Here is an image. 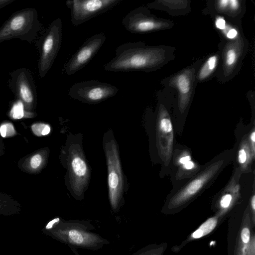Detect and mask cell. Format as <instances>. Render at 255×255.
<instances>
[{
  "instance_id": "21",
  "label": "cell",
  "mask_w": 255,
  "mask_h": 255,
  "mask_svg": "<svg viewBox=\"0 0 255 255\" xmlns=\"http://www.w3.org/2000/svg\"><path fill=\"white\" fill-rule=\"evenodd\" d=\"M238 185L235 184V182L232 180V183L229 185L228 188L224 190L222 195L219 205L220 211L219 213L222 216L231 207L235 200V193L238 192Z\"/></svg>"
},
{
  "instance_id": "16",
  "label": "cell",
  "mask_w": 255,
  "mask_h": 255,
  "mask_svg": "<svg viewBox=\"0 0 255 255\" xmlns=\"http://www.w3.org/2000/svg\"><path fill=\"white\" fill-rule=\"evenodd\" d=\"M68 168L70 183L78 195L81 194L87 185L89 176L88 166L79 151L73 150L69 154Z\"/></svg>"
},
{
  "instance_id": "19",
  "label": "cell",
  "mask_w": 255,
  "mask_h": 255,
  "mask_svg": "<svg viewBox=\"0 0 255 255\" xmlns=\"http://www.w3.org/2000/svg\"><path fill=\"white\" fill-rule=\"evenodd\" d=\"M220 60L219 51L213 53L203 61L198 69L196 76V83H202L215 77Z\"/></svg>"
},
{
  "instance_id": "23",
  "label": "cell",
  "mask_w": 255,
  "mask_h": 255,
  "mask_svg": "<svg viewBox=\"0 0 255 255\" xmlns=\"http://www.w3.org/2000/svg\"><path fill=\"white\" fill-rule=\"evenodd\" d=\"M166 248L165 244L150 245L130 255H162Z\"/></svg>"
},
{
  "instance_id": "32",
  "label": "cell",
  "mask_w": 255,
  "mask_h": 255,
  "mask_svg": "<svg viewBox=\"0 0 255 255\" xmlns=\"http://www.w3.org/2000/svg\"><path fill=\"white\" fill-rule=\"evenodd\" d=\"M69 248L75 255H80L76 249L72 247H70Z\"/></svg>"
},
{
  "instance_id": "5",
  "label": "cell",
  "mask_w": 255,
  "mask_h": 255,
  "mask_svg": "<svg viewBox=\"0 0 255 255\" xmlns=\"http://www.w3.org/2000/svg\"><path fill=\"white\" fill-rule=\"evenodd\" d=\"M248 49L244 33L232 40L221 39L218 45L220 60L215 76L219 83L224 84L239 73Z\"/></svg>"
},
{
  "instance_id": "13",
  "label": "cell",
  "mask_w": 255,
  "mask_h": 255,
  "mask_svg": "<svg viewBox=\"0 0 255 255\" xmlns=\"http://www.w3.org/2000/svg\"><path fill=\"white\" fill-rule=\"evenodd\" d=\"M106 40L103 33L94 34L87 39L66 63L64 72L67 75L75 74L83 68L95 56Z\"/></svg>"
},
{
  "instance_id": "6",
  "label": "cell",
  "mask_w": 255,
  "mask_h": 255,
  "mask_svg": "<svg viewBox=\"0 0 255 255\" xmlns=\"http://www.w3.org/2000/svg\"><path fill=\"white\" fill-rule=\"evenodd\" d=\"M156 145L159 157L165 166L171 161L173 151L174 131L168 106L172 99L164 89L157 92Z\"/></svg>"
},
{
  "instance_id": "10",
  "label": "cell",
  "mask_w": 255,
  "mask_h": 255,
  "mask_svg": "<svg viewBox=\"0 0 255 255\" xmlns=\"http://www.w3.org/2000/svg\"><path fill=\"white\" fill-rule=\"evenodd\" d=\"M119 89L110 83L96 80L81 81L72 85L69 95L73 99L88 104H97L113 97Z\"/></svg>"
},
{
  "instance_id": "1",
  "label": "cell",
  "mask_w": 255,
  "mask_h": 255,
  "mask_svg": "<svg viewBox=\"0 0 255 255\" xmlns=\"http://www.w3.org/2000/svg\"><path fill=\"white\" fill-rule=\"evenodd\" d=\"M175 48L148 45L138 41L126 42L116 49L115 56L103 66L108 72L155 71L175 58Z\"/></svg>"
},
{
  "instance_id": "4",
  "label": "cell",
  "mask_w": 255,
  "mask_h": 255,
  "mask_svg": "<svg viewBox=\"0 0 255 255\" xmlns=\"http://www.w3.org/2000/svg\"><path fill=\"white\" fill-rule=\"evenodd\" d=\"M202 62V60H197L161 80V84L172 98L174 112L179 118H184L188 113L197 85V72Z\"/></svg>"
},
{
  "instance_id": "31",
  "label": "cell",
  "mask_w": 255,
  "mask_h": 255,
  "mask_svg": "<svg viewBox=\"0 0 255 255\" xmlns=\"http://www.w3.org/2000/svg\"><path fill=\"white\" fill-rule=\"evenodd\" d=\"M14 0H0V8L12 2Z\"/></svg>"
},
{
  "instance_id": "8",
  "label": "cell",
  "mask_w": 255,
  "mask_h": 255,
  "mask_svg": "<svg viewBox=\"0 0 255 255\" xmlns=\"http://www.w3.org/2000/svg\"><path fill=\"white\" fill-rule=\"evenodd\" d=\"M122 24L128 31L138 34L171 29L174 25L169 19L159 18L151 14L149 8L144 6L129 12L123 18Z\"/></svg>"
},
{
  "instance_id": "2",
  "label": "cell",
  "mask_w": 255,
  "mask_h": 255,
  "mask_svg": "<svg viewBox=\"0 0 255 255\" xmlns=\"http://www.w3.org/2000/svg\"><path fill=\"white\" fill-rule=\"evenodd\" d=\"M95 226L86 220H64L59 217L50 221L42 232L60 243L75 249L97 251L110 242L91 231Z\"/></svg>"
},
{
  "instance_id": "15",
  "label": "cell",
  "mask_w": 255,
  "mask_h": 255,
  "mask_svg": "<svg viewBox=\"0 0 255 255\" xmlns=\"http://www.w3.org/2000/svg\"><path fill=\"white\" fill-rule=\"evenodd\" d=\"M246 11L244 0H210L203 10L205 14L222 15L234 22L242 23L241 20Z\"/></svg>"
},
{
  "instance_id": "22",
  "label": "cell",
  "mask_w": 255,
  "mask_h": 255,
  "mask_svg": "<svg viewBox=\"0 0 255 255\" xmlns=\"http://www.w3.org/2000/svg\"><path fill=\"white\" fill-rule=\"evenodd\" d=\"M221 216L218 212L215 216L207 219L191 235L189 239H197L209 234L216 227L219 218Z\"/></svg>"
},
{
  "instance_id": "30",
  "label": "cell",
  "mask_w": 255,
  "mask_h": 255,
  "mask_svg": "<svg viewBox=\"0 0 255 255\" xmlns=\"http://www.w3.org/2000/svg\"><path fill=\"white\" fill-rule=\"evenodd\" d=\"M251 220L253 224V226H255V195L253 193L251 199Z\"/></svg>"
},
{
  "instance_id": "29",
  "label": "cell",
  "mask_w": 255,
  "mask_h": 255,
  "mask_svg": "<svg viewBox=\"0 0 255 255\" xmlns=\"http://www.w3.org/2000/svg\"><path fill=\"white\" fill-rule=\"evenodd\" d=\"M246 255H255V235L254 233L251 236L250 242Z\"/></svg>"
},
{
  "instance_id": "17",
  "label": "cell",
  "mask_w": 255,
  "mask_h": 255,
  "mask_svg": "<svg viewBox=\"0 0 255 255\" xmlns=\"http://www.w3.org/2000/svg\"><path fill=\"white\" fill-rule=\"evenodd\" d=\"M146 7L164 11L172 16L186 15L191 10L190 0H156L147 3Z\"/></svg>"
},
{
  "instance_id": "7",
  "label": "cell",
  "mask_w": 255,
  "mask_h": 255,
  "mask_svg": "<svg viewBox=\"0 0 255 255\" xmlns=\"http://www.w3.org/2000/svg\"><path fill=\"white\" fill-rule=\"evenodd\" d=\"M40 29L36 10L23 9L13 14L0 28V43L14 38L31 42Z\"/></svg>"
},
{
  "instance_id": "9",
  "label": "cell",
  "mask_w": 255,
  "mask_h": 255,
  "mask_svg": "<svg viewBox=\"0 0 255 255\" xmlns=\"http://www.w3.org/2000/svg\"><path fill=\"white\" fill-rule=\"evenodd\" d=\"M105 152L108 169L109 200L113 210L117 212L122 201L124 180L119 152L114 140L106 144Z\"/></svg>"
},
{
  "instance_id": "28",
  "label": "cell",
  "mask_w": 255,
  "mask_h": 255,
  "mask_svg": "<svg viewBox=\"0 0 255 255\" xmlns=\"http://www.w3.org/2000/svg\"><path fill=\"white\" fill-rule=\"evenodd\" d=\"M42 161V156L39 154H36L33 156L30 160V165L33 169L37 168L41 164Z\"/></svg>"
},
{
  "instance_id": "20",
  "label": "cell",
  "mask_w": 255,
  "mask_h": 255,
  "mask_svg": "<svg viewBox=\"0 0 255 255\" xmlns=\"http://www.w3.org/2000/svg\"><path fill=\"white\" fill-rule=\"evenodd\" d=\"M235 155L239 166L237 168L241 172L247 171L251 166L252 162L255 159L248 143L247 134L244 135L240 140Z\"/></svg>"
},
{
  "instance_id": "27",
  "label": "cell",
  "mask_w": 255,
  "mask_h": 255,
  "mask_svg": "<svg viewBox=\"0 0 255 255\" xmlns=\"http://www.w3.org/2000/svg\"><path fill=\"white\" fill-rule=\"evenodd\" d=\"M11 115L14 119H19L23 117V104L21 101L13 107L11 110Z\"/></svg>"
},
{
  "instance_id": "11",
  "label": "cell",
  "mask_w": 255,
  "mask_h": 255,
  "mask_svg": "<svg viewBox=\"0 0 255 255\" xmlns=\"http://www.w3.org/2000/svg\"><path fill=\"white\" fill-rule=\"evenodd\" d=\"M62 39V22L57 18L50 24L42 42L38 73L44 77L51 68L59 51Z\"/></svg>"
},
{
  "instance_id": "18",
  "label": "cell",
  "mask_w": 255,
  "mask_h": 255,
  "mask_svg": "<svg viewBox=\"0 0 255 255\" xmlns=\"http://www.w3.org/2000/svg\"><path fill=\"white\" fill-rule=\"evenodd\" d=\"M251 223L250 210L247 207L238 232L234 255H246L251 239Z\"/></svg>"
},
{
  "instance_id": "12",
  "label": "cell",
  "mask_w": 255,
  "mask_h": 255,
  "mask_svg": "<svg viewBox=\"0 0 255 255\" xmlns=\"http://www.w3.org/2000/svg\"><path fill=\"white\" fill-rule=\"evenodd\" d=\"M123 0H68L66 1V5L70 10L72 24L77 26L106 12Z\"/></svg>"
},
{
  "instance_id": "3",
  "label": "cell",
  "mask_w": 255,
  "mask_h": 255,
  "mask_svg": "<svg viewBox=\"0 0 255 255\" xmlns=\"http://www.w3.org/2000/svg\"><path fill=\"white\" fill-rule=\"evenodd\" d=\"M234 156V149L228 150L204 165L197 174L173 191L167 201L166 209H179L199 195L211 184Z\"/></svg>"
},
{
  "instance_id": "14",
  "label": "cell",
  "mask_w": 255,
  "mask_h": 255,
  "mask_svg": "<svg viewBox=\"0 0 255 255\" xmlns=\"http://www.w3.org/2000/svg\"><path fill=\"white\" fill-rule=\"evenodd\" d=\"M10 86L13 92L25 104H32L36 97L35 83L30 71L24 68L11 74Z\"/></svg>"
},
{
  "instance_id": "25",
  "label": "cell",
  "mask_w": 255,
  "mask_h": 255,
  "mask_svg": "<svg viewBox=\"0 0 255 255\" xmlns=\"http://www.w3.org/2000/svg\"><path fill=\"white\" fill-rule=\"evenodd\" d=\"M15 133V131L13 126L10 123L3 124L0 127V133L3 137L12 136Z\"/></svg>"
},
{
  "instance_id": "26",
  "label": "cell",
  "mask_w": 255,
  "mask_h": 255,
  "mask_svg": "<svg viewBox=\"0 0 255 255\" xmlns=\"http://www.w3.org/2000/svg\"><path fill=\"white\" fill-rule=\"evenodd\" d=\"M255 129L254 126L252 127L249 132L247 134L248 143L252 153L255 156Z\"/></svg>"
},
{
  "instance_id": "24",
  "label": "cell",
  "mask_w": 255,
  "mask_h": 255,
  "mask_svg": "<svg viewBox=\"0 0 255 255\" xmlns=\"http://www.w3.org/2000/svg\"><path fill=\"white\" fill-rule=\"evenodd\" d=\"M31 128L33 132L37 136L46 135L50 131L49 126L44 124H35L32 125Z\"/></svg>"
}]
</instances>
